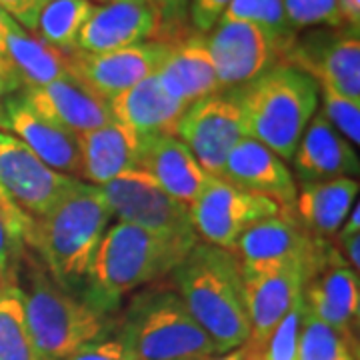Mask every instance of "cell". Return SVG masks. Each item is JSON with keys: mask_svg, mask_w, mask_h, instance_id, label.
<instances>
[{"mask_svg": "<svg viewBox=\"0 0 360 360\" xmlns=\"http://www.w3.org/2000/svg\"><path fill=\"white\" fill-rule=\"evenodd\" d=\"M196 243L198 238L158 234L116 222L104 232L96 248L80 298L92 309L112 316L132 290L172 274Z\"/></svg>", "mask_w": 360, "mask_h": 360, "instance_id": "1", "label": "cell"}, {"mask_svg": "<svg viewBox=\"0 0 360 360\" xmlns=\"http://www.w3.org/2000/svg\"><path fill=\"white\" fill-rule=\"evenodd\" d=\"M174 290L212 340L217 354L245 347L250 336L245 283L234 252L196 243L172 272Z\"/></svg>", "mask_w": 360, "mask_h": 360, "instance_id": "2", "label": "cell"}, {"mask_svg": "<svg viewBox=\"0 0 360 360\" xmlns=\"http://www.w3.org/2000/svg\"><path fill=\"white\" fill-rule=\"evenodd\" d=\"M110 220L112 208L103 191L78 180L44 217L30 220L25 245L39 252L46 274L60 288H75L84 283Z\"/></svg>", "mask_w": 360, "mask_h": 360, "instance_id": "3", "label": "cell"}, {"mask_svg": "<svg viewBox=\"0 0 360 360\" xmlns=\"http://www.w3.org/2000/svg\"><path fill=\"white\" fill-rule=\"evenodd\" d=\"M229 92L245 115L248 136L283 160L292 158L321 101L319 84L292 66H274Z\"/></svg>", "mask_w": 360, "mask_h": 360, "instance_id": "4", "label": "cell"}, {"mask_svg": "<svg viewBox=\"0 0 360 360\" xmlns=\"http://www.w3.org/2000/svg\"><path fill=\"white\" fill-rule=\"evenodd\" d=\"M127 360H202L217 354L174 288L136 295L118 321L116 338Z\"/></svg>", "mask_w": 360, "mask_h": 360, "instance_id": "5", "label": "cell"}, {"mask_svg": "<svg viewBox=\"0 0 360 360\" xmlns=\"http://www.w3.org/2000/svg\"><path fill=\"white\" fill-rule=\"evenodd\" d=\"M28 281L26 324L40 360H68L80 348L106 340L115 330L112 316L60 288L39 264L30 266Z\"/></svg>", "mask_w": 360, "mask_h": 360, "instance_id": "6", "label": "cell"}, {"mask_svg": "<svg viewBox=\"0 0 360 360\" xmlns=\"http://www.w3.org/2000/svg\"><path fill=\"white\" fill-rule=\"evenodd\" d=\"M232 252L245 272H266L288 264H302L312 272V278L328 264L342 260L335 246L310 234L296 217L284 214L252 224L238 238Z\"/></svg>", "mask_w": 360, "mask_h": 360, "instance_id": "7", "label": "cell"}, {"mask_svg": "<svg viewBox=\"0 0 360 360\" xmlns=\"http://www.w3.org/2000/svg\"><path fill=\"white\" fill-rule=\"evenodd\" d=\"M206 44L220 90L224 92L245 86L274 66H283L286 52L292 46V42L274 37L262 26L222 20L214 25Z\"/></svg>", "mask_w": 360, "mask_h": 360, "instance_id": "8", "label": "cell"}, {"mask_svg": "<svg viewBox=\"0 0 360 360\" xmlns=\"http://www.w3.org/2000/svg\"><path fill=\"white\" fill-rule=\"evenodd\" d=\"M188 210L194 234L200 236L205 245L231 252L252 224L281 214L274 200L248 194L219 179H210Z\"/></svg>", "mask_w": 360, "mask_h": 360, "instance_id": "9", "label": "cell"}, {"mask_svg": "<svg viewBox=\"0 0 360 360\" xmlns=\"http://www.w3.org/2000/svg\"><path fill=\"white\" fill-rule=\"evenodd\" d=\"M118 222L144 231L198 238L194 234L188 206L167 194L148 174L139 168L122 172L115 180L98 186Z\"/></svg>", "mask_w": 360, "mask_h": 360, "instance_id": "10", "label": "cell"}, {"mask_svg": "<svg viewBox=\"0 0 360 360\" xmlns=\"http://www.w3.org/2000/svg\"><path fill=\"white\" fill-rule=\"evenodd\" d=\"M77 182L78 179L46 167L14 134L0 130V188L26 219L44 217Z\"/></svg>", "mask_w": 360, "mask_h": 360, "instance_id": "11", "label": "cell"}, {"mask_svg": "<svg viewBox=\"0 0 360 360\" xmlns=\"http://www.w3.org/2000/svg\"><path fill=\"white\" fill-rule=\"evenodd\" d=\"M208 176H222L231 150L248 136L245 115L231 92H217L191 104L176 132Z\"/></svg>", "mask_w": 360, "mask_h": 360, "instance_id": "12", "label": "cell"}, {"mask_svg": "<svg viewBox=\"0 0 360 360\" xmlns=\"http://www.w3.org/2000/svg\"><path fill=\"white\" fill-rule=\"evenodd\" d=\"M360 30L333 28L292 42L283 66L309 75L319 89L360 101Z\"/></svg>", "mask_w": 360, "mask_h": 360, "instance_id": "13", "label": "cell"}, {"mask_svg": "<svg viewBox=\"0 0 360 360\" xmlns=\"http://www.w3.org/2000/svg\"><path fill=\"white\" fill-rule=\"evenodd\" d=\"M170 54L167 40H146L110 52H70V77L90 92L110 103L124 90L156 75Z\"/></svg>", "mask_w": 360, "mask_h": 360, "instance_id": "14", "label": "cell"}, {"mask_svg": "<svg viewBox=\"0 0 360 360\" xmlns=\"http://www.w3.org/2000/svg\"><path fill=\"white\" fill-rule=\"evenodd\" d=\"M312 272L302 264H288L266 272H245V300L250 336L245 347V356H262L270 335L283 321L284 314L304 292Z\"/></svg>", "mask_w": 360, "mask_h": 360, "instance_id": "15", "label": "cell"}, {"mask_svg": "<svg viewBox=\"0 0 360 360\" xmlns=\"http://www.w3.org/2000/svg\"><path fill=\"white\" fill-rule=\"evenodd\" d=\"M220 180L248 194L270 198L278 205L281 214L295 217L298 186L292 172L284 165L283 158L250 136L243 139L232 148Z\"/></svg>", "mask_w": 360, "mask_h": 360, "instance_id": "16", "label": "cell"}, {"mask_svg": "<svg viewBox=\"0 0 360 360\" xmlns=\"http://www.w3.org/2000/svg\"><path fill=\"white\" fill-rule=\"evenodd\" d=\"M160 28V16L148 0H115L103 6L96 4L78 37V51L96 54L129 49L156 37Z\"/></svg>", "mask_w": 360, "mask_h": 360, "instance_id": "17", "label": "cell"}, {"mask_svg": "<svg viewBox=\"0 0 360 360\" xmlns=\"http://www.w3.org/2000/svg\"><path fill=\"white\" fill-rule=\"evenodd\" d=\"M136 168L186 206L193 205L212 179L200 168L186 144L168 134L139 136Z\"/></svg>", "mask_w": 360, "mask_h": 360, "instance_id": "18", "label": "cell"}, {"mask_svg": "<svg viewBox=\"0 0 360 360\" xmlns=\"http://www.w3.org/2000/svg\"><path fill=\"white\" fill-rule=\"evenodd\" d=\"M8 130L39 156L40 160L56 172L80 179V150L78 136L49 118L39 115L26 103L22 92L6 101Z\"/></svg>", "mask_w": 360, "mask_h": 360, "instance_id": "19", "label": "cell"}, {"mask_svg": "<svg viewBox=\"0 0 360 360\" xmlns=\"http://www.w3.org/2000/svg\"><path fill=\"white\" fill-rule=\"evenodd\" d=\"M156 78L170 98L186 106L222 92L206 37L200 32L170 40V54Z\"/></svg>", "mask_w": 360, "mask_h": 360, "instance_id": "20", "label": "cell"}, {"mask_svg": "<svg viewBox=\"0 0 360 360\" xmlns=\"http://www.w3.org/2000/svg\"><path fill=\"white\" fill-rule=\"evenodd\" d=\"M25 101L39 115L82 134L112 122L110 106L101 96L82 86L75 77H65L39 89L20 90Z\"/></svg>", "mask_w": 360, "mask_h": 360, "instance_id": "21", "label": "cell"}, {"mask_svg": "<svg viewBox=\"0 0 360 360\" xmlns=\"http://www.w3.org/2000/svg\"><path fill=\"white\" fill-rule=\"evenodd\" d=\"M292 162L302 182L352 179L360 170L359 156L352 144L340 136L322 112L312 116L296 146Z\"/></svg>", "mask_w": 360, "mask_h": 360, "instance_id": "22", "label": "cell"}, {"mask_svg": "<svg viewBox=\"0 0 360 360\" xmlns=\"http://www.w3.org/2000/svg\"><path fill=\"white\" fill-rule=\"evenodd\" d=\"M108 106L112 120L132 130L136 136H176L180 120L188 108L186 104L168 96L156 75L144 78L132 89L124 90L122 94L112 98Z\"/></svg>", "mask_w": 360, "mask_h": 360, "instance_id": "23", "label": "cell"}, {"mask_svg": "<svg viewBox=\"0 0 360 360\" xmlns=\"http://www.w3.org/2000/svg\"><path fill=\"white\" fill-rule=\"evenodd\" d=\"M304 309L326 326L352 338V324L359 319L360 281L359 272L338 260L322 269L304 286Z\"/></svg>", "mask_w": 360, "mask_h": 360, "instance_id": "24", "label": "cell"}, {"mask_svg": "<svg viewBox=\"0 0 360 360\" xmlns=\"http://www.w3.org/2000/svg\"><path fill=\"white\" fill-rule=\"evenodd\" d=\"M80 150V180L104 186L122 172L136 168L139 136L120 122L77 134Z\"/></svg>", "mask_w": 360, "mask_h": 360, "instance_id": "25", "label": "cell"}, {"mask_svg": "<svg viewBox=\"0 0 360 360\" xmlns=\"http://www.w3.org/2000/svg\"><path fill=\"white\" fill-rule=\"evenodd\" d=\"M359 188L354 179L302 182L296 188V220L319 238L335 236L356 202Z\"/></svg>", "mask_w": 360, "mask_h": 360, "instance_id": "26", "label": "cell"}, {"mask_svg": "<svg viewBox=\"0 0 360 360\" xmlns=\"http://www.w3.org/2000/svg\"><path fill=\"white\" fill-rule=\"evenodd\" d=\"M6 56L22 80V90L46 86L70 75V54L13 22L6 37Z\"/></svg>", "mask_w": 360, "mask_h": 360, "instance_id": "27", "label": "cell"}, {"mask_svg": "<svg viewBox=\"0 0 360 360\" xmlns=\"http://www.w3.org/2000/svg\"><path fill=\"white\" fill-rule=\"evenodd\" d=\"M0 360H40L26 324L25 290L16 283L0 286Z\"/></svg>", "mask_w": 360, "mask_h": 360, "instance_id": "28", "label": "cell"}, {"mask_svg": "<svg viewBox=\"0 0 360 360\" xmlns=\"http://www.w3.org/2000/svg\"><path fill=\"white\" fill-rule=\"evenodd\" d=\"M94 8L90 0H52L40 14L34 34L58 51L77 52L78 37Z\"/></svg>", "mask_w": 360, "mask_h": 360, "instance_id": "29", "label": "cell"}, {"mask_svg": "<svg viewBox=\"0 0 360 360\" xmlns=\"http://www.w3.org/2000/svg\"><path fill=\"white\" fill-rule=\"evenodd\" d=\"M352 338L340 335L304 309L296 360H356Z\"/></svg>", "mask_w": 360, "mask_h": 360, "instance_id": "30", "label": "cell"}, {"mask_svg": "<svg viewBox=\"0 0 360 360\" xmlns=\"http://www.w3.org/2000/svg\"><path fill=\"white\" fill-rule=\"evenodd\" d=\"M219 20L252 22L286 42H295L296 39V32L286 20L283 0H231Z\"/></svg>", "mask_w": 360, "mask_h": 360, "instance_id": "31", "label": "cell"}, {"mask_svg": "<svg viewBox=\"0 0 360 360\" xmlns=\"http://www.w3.org/2000/svg\"><path fill=\"white\" fill-rule=\"evenodd\" d=\"M284 14L292 30L310 26L342 28L338 16V0H283Z\"/></svg>", "mask_w": 360, "mask_h": 360, "instance_id": "32", "label": "cell"}, {"mask_svg": "<svg viewBox=\"0 0 360 360\" xmlns=\"http://www.w3.org/2000/svg\"><path fill=\"white\" fill-rule=\"evenodd\" d=\"M304 316V298L302 295L295 300L290 310L284 314V319L278 322L274 333L270 335L266 347L262 350L264 360H296L298 350V335H300V324Z\"/></svg>", "mask_w": 360, "mask_h": 360, "instance_id": "33", "label": "cell"}, {"mask_svg": "<svg viewBox=\"0 0 360 360\" xmlns=\"http://www.w3.org/2000/svg\"><path fill=\"white\" fill-rule=\"evenodd\" d=\"M322 115L328 118V122L335 127L340 136H345L350 144H360V101H350L333 90L321 89Z\"/></svg>", "mask_w": 360, "mask_h": 360, "instance_id": "34", "label": "cell"}, {"mask_svg": "<svg viewBox=\"0 0 360 360\" xmlns=\"http://www.w3.org/2000/svg\"><path fill=\"white\" fill-rule=\"evenodd\" d=\"M22 238H18L0 214V286L14 283V272L22 255Z\"/></svg>", "mask_w": 360, "mask_h": 360, "instance_id": "35", "label": "cell"}, {"mask_svg": "<svg viewBox=\"0 0 360 360\" xmlns=\"http://www.w3.org/2000/svg\"><path fill=\"white\" fill-rule=\"evenodd\" d=\"M155 11L160 16V39L158 40H170L174 39L176 30H184V20L188 18V6L191 0H148Z\"/></svg>", "mask_w": 360, "mask_h": 360, "instance_id": "36", "label": "cell"}, {"mask_svg": "<svg viewBox=\"0 0 360 360\" xmlns=\"http://www.w3.org/2000/svg\"><path fill=\"white\" fill-rule=\"evenodd\" d=\"M52 0H0V11L28 32H37L42 11Z\"/></svg>", "mask_w": 360, "mask_h": 360, "instance_id": "37", "label": "cell"}, {"mask_svg": "<svg viewBox=\"0 0 360 360\" xmlns=\"http://www.w3.org/2000/svg\"><path fill=\"white\" fill-rule=\"evenodd\" d=\"M231 0H191L188 6V18L191 25L202 34L212 30L214 25L219 22V18L224 13V8L229 6Z\"/></svg>", "mask_w": 360, "mask_h": 360, "instance_id": "38", "label": "cell"}, {"mask_svg": "<svg viewBox=\"0 0 360 360\" xmlns=\"http://www.w3.org/2000/svg\"><path fill=\"white\" fill-rule=\"evenodd\" d=\"M22 90V80L18 72L14 70L13 63L8 56H0V130H8V120H6V101Z\"/></svg>", "mask_w": 360, "mask_h": 360, "instance_id": "39", "label": "cell"}, {"mask_svg": "<svg viewBox=\"0 0 360 360\" xmlns=\"http://www.w3.org/2000/svg\"><path fill=\"white\" fill-rule=\"evenodd\" d=\"M68 360H127L124 350L118 340H103L94 342L89 347L80 348L77 354H72Z\"/></svg>", "mask_w": 360, "mask_h": 360, "instance_id": "40", "label": "cell"}, {"mask_svg": "<svg viewBox=\"0 0 360 360\" xmlns=\"http://www.w3.org/2000/svg\"><path fill=\"white\" fill-rule=\"evenodd\" d=\"M0 214H2V219L6 220L8 229H11L18 238H22V243H25V236H26V231H28L30 220L26 219L25 214H20V212L14 208L13 202L8 200V196L4 194L2 188H0Z\"/></svg>", "mask_w": 360, "mask_h": 360, "instance_id": "41", "label": "cell"}, {"mask_svg": "<svg viewBox=\"0 0 360 360\" xmlns=\"http://www.w3.org/2000/svg\"><path fill=\"white\" fill-rule=\"evenodd\" d=\"M338 16L345 28L360 30V0H338Z\"/></svg>", "mask_w": 360, "mask_h": 360, "instance_id": "42", "label": "cell"}, {"mask_svg": "<svg viewBox=\"0 0 360 360\" xmlns=\"http://www.w3.org/2000/svg\"><path fill=\"white\" fill-rule=\"evenodd\" d=\"M360 206L354 202V208L350 210V214L347 217V220L342 222V226H340V231L336 232V240L340 243V240H347L350 236H356L360 232Z\"/></svg>", "mask_w": 360, "mask_h": 360, "instance_id": "43", "label": "cell"}, {"mask_svg": "<svg viewBox=\"0 0 360 360\" xmlns=\"http://www.w3.org/2000/svg\"><path fill=\"white\" fill-rule=\"evenodd\" d=\"M342 246H345V255H347V264L350 269L354 270V272H359L360 269V236H350L347 240H340Z\"/></svg>", "mask_w": 360, "mask_h": 360, "instance_id": "44", "label": "cell"}, {"mask_svg": "<svg viewBox=\"0 0 360 360\" xmlns=\"http://www.w3.org/2000/svg\"><path fill=\"white\" fill-rule=\"evenodd\" d=\"M13 18L6 16V14L0 11V56H6V37H8V30L13 26Z\"/></svg>", "mask_w": 360, "mask_h": 360, "instance_id": "45", "label": "cell"}, {"mask_svg": "<svg viewBox=\"0 0 360 360\" xmlns=\"http://www.w3.org/2000/svg\"><path fill=\"white\" fill-rule=\"evenodd\" d=\"M202 360H245V348H234L231 352H224V354H212V356H206Z\"/></svg>", "mask_w": 360, "mask_h": 360, "instance_id": "46", "label": "cell"}, {"mask_svg": "<svg viewBox=\"0 0 360 360\" xmlns=\"http://www.w3.org/2000/svg\"><path fill=\"white\" fill-rule=\"evenodd\" d=\"M245 360H264L262 356H245Z\"/></svg>", "mask_w": 360, "mask_h": 360, "instance_id": "47", "label": "cell"}, {"mask_svg": "<svg viewBox=\"0 0 360 360\" xmlns=\"http://www.w3.org/2000/svg\"><path fill=\"white\" fill-rule=\"evenodd\" d=\"M90 2H104V4H108V2H115V0H90Z\"/></svg>", "mask_w": 360, "mask_h": 360, "instance_id": "48", "label": "cell"}]
</instances>
